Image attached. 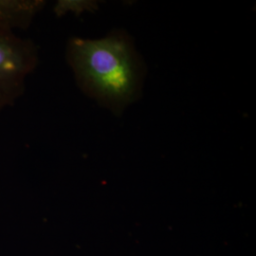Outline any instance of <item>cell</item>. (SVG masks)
<instances>
[{
  "instance_id": "3957f363",
  "label": "cell",
  "mask_w": 256,
  "mask_h": 256,
  "mask_svg": "<svg viewBox=\"0 0 256 256\" xmlns=\"http://www.w3.org/2000/svg\"><path fill=\"white\" fill-rule=\"evenodd\" d=\"M46 3L45 0H0V30H27Z\"/></svg>"
},
{
  "instance_id": "7a4b0ae2",
  "label": "cell",
  "mask_w": 256,
  "mask_h": 256,
  "mask_svg": "<svg viewBox=\"0 0 256 256\" xmlns=\"http://www.w3.org/2000/svg\"><path fill=\"white\" fill-rule=\"evenodd\" d=\"M39 63V50L30 39L0 30V112L24 95L28 78Z\"/></svg>"
},
{
  "instance_id": "6da1fadb",
  "label": "cell",
  "mask_w": 256,
  "mask_h": 256,
  "mask_svg": "<svg viewBox=\"0 0 256 256\" xmlns=\"http://www.w3.org/2000/svg\"><path fill=\"white\" fill-rule=\"evenodd\" d=\"M66 57L79 88L115 114L138 98L146 68L124 32L102 39L72 37Z\"/></svg>"
},
{
  "instance_id": "277c9868",
  "label": "cell",
  "mask_w": 256,
  "mask_h": 256,
  "mask_svg": "<svg viewBox=\"0 0 256 256\" xmlns=\"http://www.w3.org/2000/svg\"><path fill=\"white\" fill-rule=\"evenodd\" d=\"M96 8V3L88 0H59L55 4V14L62 16L66 14H81L84 12H92Z\"/></svg>"
}]
</instances>
